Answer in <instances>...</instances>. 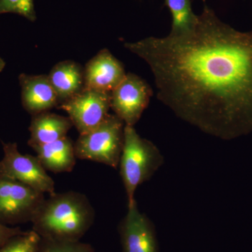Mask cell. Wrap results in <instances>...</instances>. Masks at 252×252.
I'll return each instance as SVG.
<instances>
[{"mask_svg": "<svg viewBox=\"0 0 252 252\" xmlns=\"http://www.w3.org/2000/svg\"><path fill=\"white\" fill-rule=\"evenodd\" d=\"M5 66H6V63L4 60L1 59V56H0V72H2L3 69H4Z\"/></svg>", "mask_w": 252, "mask_h": 252, "instance_id": "obj_20", "label": "cell"}, {"mask_svg": "<svg viewBox=\"0 0 252 252\" xmlns=\"http://www.w3.org/2000/svg\"><path fill=\"white\" fill-rule=\"evenodd\" d=\"M122 252H159L155 227L139 210L136 200L127 205V212L119 226Z\"/></svg>", "mask_w": 252, "mask_h": 252, "instance_id": "obj_9", "label": "cell"}, {"mask_svg": "<svg viewBox=\"0 0 252 252\" xmlns=\"http://www.w3.org/2000/svg\"><path fill=\"white\" fill-rule=\"evenodd\" d=\"M124 46L148 64L158 98L181 119L223 140L252 132V32L205 4L191 31Z\"/></svg>", "mask_w": 252, "mask_h": 252, "instance_id": "obj_1", "label": "cell"}, {"mask_svg": "<svg viewBox=\"0 0 252 252\" xmlns=\"http://www.w3.org/2000/svg\"><path fill=\"white\" fill-rule=\"evenodd\" d=\"M94 210L84 194L67 191L50 195L31 222L41 238L79 241L94 224Z\"/></svg>", "mask_w": 252, "mask_h": 252, "instance_id": "obj_2", "label": "cell"}, {"mask_svg": "<svg viewBox=\"0 0 252 252\" xmlns=\"http://www.w3.org/2000/svg\"><path fill=\"white\" fill-rule=\"evenodd\" d=\"M163 162V157L153 142L142 138L134 126L125 125L119 167L127 194V205L135 201L137 187L150 180Z\"/></svg>", "mask_w": 252, "mask_h": 252, "instance_id": "obj_3", "label": "cell"}, {"mask_svg": "<svg viewBox=\"0 0 252 252\" xmlns=\"http://www.w3.org/2000/svg\"><path fill=\"white\" fill-rule=\"evenodd\" d=\"M21 102L23 108L32 116L49 112L59 105L57 94L46 74H20Z\"/></svg>", "mask_w": 252, "mask_h": 252, "instance_id": "obj_11", "label": "cell"}, {"mask_svg": "<svg viewBox=\"0 0 252 252\" xmlns=\"http://www.w3.org/2000/svg\"><path fill=\"white\" fill-rule=\"evenodd\" d=\"M2 145L4 157L0 160V177L17 181L43 193H56L54 180L37 157L20 153L15 142Z\"/></svg>", "mask_w": 252, "mask_h": 252, "instance_id": "obj_5", "label": "cell"}, {"mask_svg": "<svg viewBox=\"0 0 252 252\" xmlns=\"http://www.w3.org/2000/svg\"><path fill=\"white\" fill-rule=\"evenodd\" d=\"M48 77L57 94L59 105L84 90V68L74 61L57 63L50 71Z\"/></svg>", "mask_w": 252, "mask_h": 252, "instance_id": "obj_13", "label": "cell"}, {"mask_svg": "<svg viewBox=\"0 0 252 252\" xmlns=\"http://www.w3.org/2000/svg\"><path fill=\"white\" fill-rule=\"evenodd\" d=\"M125 124L115 114H109L94 130L79 135L74 142L77 158L119 166L124 142Z\"/></svg>", "mask_w": 252, "mask_h": 252, "instance_id": "obj_4", "label": "cell"}, {"mask_svg": "<svg viewBox=\"0 0 252 252\" xmlns=\"http://www.w3.org/2000/svg\"><path fill=\"white\" fill-rule=\"evenodd\" d=\"M153 91L144 79L127 73L110 94L111 108L126 126H135L150 102Z\"/></svg>", "mask_w": 252, "mask_h": 252, "instance_id": "obj_7", "label": "cell"}, {"mask_svg": "<svg viewBox=\"0 0 252 252\" xmlns=\"http://www.w3.org/2000/svg\"><path fill=\"white\" fill-rule=\"evenodd\" d=\"M172 15V29L170 34L178 36L191 31L198 21L194 14L190 0H164Z\"/></svg>", "mask_w": 252, "mask_h": 252, "instance_id": "obj_15", "label": "cell"}, {"mask_svg": "<svg viewBox=\"0 0 252 252\" xmlns=\"http://www.w3.org/2000/svg\"><path fill=\"white\" fill-rule=\"evenodd\" d=\"M19 227H11L0 223V248L4 245L10 238L23 233Z\"/></svg>", "mask_w": 252, "mask_h": 252, "instance_id": "obj_19", "label": "cell"}, {"mask_svg": "<svg viewBox=\"0 0 252 252\" xmlns=\"http://www.w3.org/2000/svg\"><path fill=\"white\" fill-rule=\"evenodd\" d=\"M126 74L122 63L108 49L101 50L84 68V89L111 94Z\"/></svg>", "mask_w": 252, "mask_h": 252, "instance_id": "obj_10", "label": "cell"}, {"mask_svg": "<svg viewBox=\"0 0 252 252\" xmlns=\"http://www.w3.org/2000/svg\"><path fill=\"white\" fill-rule=\"evenodd\" d=\"M16 14L31 22L36 19L34 0H0V15Z\"/></svg>", "mask_w": 252, "mask_h": 252, "instance_id": "obj_18", "label": "cell"}, {"mask_svg": "<svg viewBox=\"0 0 252 252\" xmlns=\"http://www.w3.org/2000/svg\"><path fill=\"white\" fill-rule=\"evenodd\" d=\"M28 145L33 148L54 142L67 136L73 124L69 117L49 112L32 116Z\"/></svg>", "mask_w": 252, "mask_h": 252, "instance_id": "obj_12", "label": "cell"}, {"mask_svg": "<svg viewBox=\"0 0 252 252\" xmlns=\"http://www.w3.org/2000/svg\"><path fill=\"white\" fill-rule=\"evenodd\" d=\"M46 171L55 173L72 171L76 164L74 142L69 137L32 148Z\"/></svg>", "mask_w": 252, "mask_h": 252, "instance_id": "obj_14", "label": "cell"}, {"mask_svg": "<svg viewBox=\"0 0 252 252\" xmlns=\"http://www.w3.org/2000/svg\"><path fill=\"white\" fill-rule=\"evenodd\" d=\"M41 238L32 229L10 238L0 248V252H36Z\"/></svg>", "mask_w": 252, "mask_h": 252, "instance_id": "obj_16", "label": "cell"}, {"mask_svg": "<svg viewBox=\"0 0 252 252\" xmlns=\"http://www.w3.org/2000/svg\"><path fill=\"white\" fill-rule=\"evenodd\" d=\"M58 108L67 113L73 126L83 135L100 125L109 115L110 94L84 89Z\"/></svg>", "mask_w": 252, "mask_h": 252, "instance_id": "obj_8", "label": "cell"}, {"mask_svg": "<svg viewBox=\"0 0 252 252\" xmlns=\"http://www.w3.org/2000/svg\"><path fill=\"white\" fill-rule=\"evenodd\" d=\"M36 252H94L89 243L41 238Z\"/></svg>", "mask_w": 252, "mask_h": 252, "instance_id": "obj_17", "label": "cell"}, {"mask_svg": "<svg viewBox=\"0 0 252 252\" xmlns=\"http://www.w3.org/2000/svg\"><path fill=\"white\" fill-rule=\"evenodd\" d=\"M44 193L17 181L0 177V223L14 225L31 221Z\"/></svg>", "mask_w": 252, "mask_h": 252, "instance_id": "obj_6", "label": "cell"}]
</instances>
